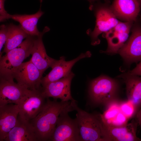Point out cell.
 Segmentation results:
<instances>
[{"label":"cell","mask_w":141,"mask_h":141,"mask_svg":"<svg viewBox=\"0 0 141 141\" xmlns=\"http://www.w3.org/2000/svg\"><path fill=\"white\" fill-rule=\"evenodd\" d=\"M90 52L88 51L81 53L76 58L68 61L65 60L64 56L60 57L59 60H56L51 66V71L41 80V85L43 87L47 84L63 78L71 71L74 65L80 60L91 56Z\"/></svg>","instance_id":"14"},{"label":"cell","mask_w":141,"mask_h":141,"mask_svg":"<svg viewBox=\"0 0 141 141\" xmlns=\"http://www.w3.org/2000/svg\"><path fill=\"white\" fill-rule=\"evenodd\" d=\"M5 0H0V21L3 22L10 19L11 14L7 13L4 8Z\"/></svg>","instance_id":"24"},{"label":"cell","mask_w":141,"mask_h":141,"mask_svg":"<svg viewBox=\"0 0 141 141\" xmlns=\"http://www.w3.org/2000/svg\"><path fill=\"white\" fill-rule=\"evenodd\" d=\"M99 119L105 141H141L136 135L137 121L133 120L122 126L113 127L105 124Z\"/></svg>","instance_id":"12"},{"label":"cell","mask_w":141,"mask_h":141,"mask_svg":"<svg viewBox=\"0 0 141 141\" xmlns=\"http://www.w3.org/2000/svg\"><path fill=\"white\" fill-rule=\"evenodd\" d=\"M36 36H28L17 47L0 57V76L11 75L24 60L31 54Z\"/></svg>","instance_id":"5"},{"label":"cell","mask_w":141,"mask_h":141,"mask_svg":"<svg viewBox=\"0 0 141 141\" xmlns=\"http://www.w3.org/2000/svg\"><path fill=\"white\" fill-rule=\"evenodd\" d=\"M119 107L121 112L129 120L136 115L138 111L133 103L128 99L120 103Z\"/></svg>","instance_id":"22"},{"label":"cell","mask_w":141,"mask_h":141,"mask_svg":"<svg viewBox=\"0 0 141 141\" xmlns=\"http://www.w3.org/2000/svg\"><path fill=\"white\" fill-rule=\"evenodd\" d=\"M110 6L117 18L125 22L136 21L141 8L137 0H113Z\"/></svg>","instance_id":"16"},{"label":"cell","mask_w":141,"mask_h":141,"mask_svg":"<svg viewBox=\"0 0 141 141\" xmlns=\"http://www.w3.org/2000/svg\"><path fill=\"white\" fill-rule=\"evenodd\" d=\"M105 2L109 3L110 0H104Z\"/></svg>","instance_id":"28"},{"label":"cell","mask_w":141,"mask_h":141,"mask_svg":"<svg viewBox=\"0 0 141 141\" xmlns=\"http://www.w3.org/2000/svg\"><path fill=\"white\" fill-rule=\"evenodd\" d=\"M8 26L4 24L1 25L0 27V55L1 54V50L5 44L7 38Z\"/></svg>","instance_id":"23"},{"label":"cell","mask_w":141,"mask_h":141,"mask_svg":"<svg viewBox=\"0 0 141 141\" xmlns=\"http://www.w3.org/2000/svg\"><path fill=\"white\" fill-rule=\"evenodd\" d=\"M140 21L141 22V15L140 16Z\"/></svg>","instance_id":"31"},{"label":"cell","mask_w":141,"mask_h":141,"mask_svg":"<svg viewBox=\"0 0 141 141\" xmlns=\"http://www.w3.org/2000/svg\"><path fill=\"white\" fill-rule=\"evenodd\" d=\"M41 7L36 13L30 15H10V19L18 22L28 36H37L40 34L37 27L38 21L44 14Z\"/></svg>","instance_id":"20"},{"label":"cell","mask_w":141,"mask_h":141,"mask_svg":"<svg viewBox=\"0 0 141 141\" xmlns=\"http://www.w3.org/2000/svg\"><path fill=\"white\" fill-rule=\"evenodd\" d=\"M5 141H38L33 127L30 122L18 118L16 124L10 131Z\"/></svg>","instance_id":"18"},{"label":"cell","mask_w":141,"mask_h":141,"mask_svg":"<svg viewBox=\"0 0 141 141\" xmlns=\"http://www.w3.org/2000/svg\"><path fill=\"white\" fill-rule=\"evenodd\" d=\"M118 88V83L115 79L101 75L91 82L89 96L94 104L107 107L116 101Z\"/></svg>","instance_id":"2"},{"label":"cell","mask_w":141,"mask_h":141,"mask_svg":"<svg viewBox=\"0 0 141 141\" xmlns=\"http://www.w3.org/2000/svg\"><path fill=\"white\" fill-rule=\"evenodd\" d=\"M43 74L30 60L22 63L12 73L11 75L17 83L28 89L41 88Z\"/></svg>","instance_id":"9"},{"label":"cell","mask_w":141,"mask_h":141,"mask_svg":"<svg viewBox=\"0 0 141 141\" xmlns=\"http://www.w3.org/2000/svg\"><path fill=\"white\" fill-rule=\"evenodd\" d=\"M138 1L139 4H140V7L141 8V0H137Z\"/></svg>","instance_id":"29"},{"label":"cell","mask_w":141,"mask_h":141,"mask_svg":"<svg viewBox=\"0 0 141 141\" xmlns=\"http://www.w3.org/2000/svg\"><path fill=\"white\" fill-rule=\"evenodd\" d=\"M70 103L74 110L77 111L76 118L82 141H105L98 115L89 113L80 109L74 99Z\"/></svg>","instance_id":"3"},{"label":"cell","mask_w":141,"mask_h":141,"mask_svg":"<svg viewBox=\"0 0 141 141\" xmlns=\"http://www.w3.org/2000/svg\"><path fill=\"white\" fill-rule=\"evenodd\" d=\"M39 0L40 3H41L43 1V0Z\"/></svg>","instance_id":"30"},{"label":"cell","mask_w":141,"mask_h":141,"mask_svg":"<svg viewBox=\"0 0 141 141\" xmlns=\"http://www.w3.org/2000/svg\"><path fill=\"white\" fill-rule=\"evenodd\" d=\"M70 106L69 101L58 102L56 99L51 101L48 98L42 110L30 122L38 141L50 140L60 114Z\"/></svg>","instance_id":"1"},{"label":"cell","mask_w":141,"mask_h":141,"mask_svg":"<svg viewBox=\"0 0 141 141\" xmlns=\"http://www.w3.org/2000/svg\"><path fill=\"white\" fill-rule=\"evenodd\" d=\"M89 9L93 10L96 18L95 27L92 31L89 29L87 34L91 37V44H99L100 40L98 38L101 33H104L115 27L120 21L115 16L109 3H95Z\"/></svg>","instance_id":"4"},{"label":"cell","mask_w":141,"mask_h":141,"mask_svg":"<svg viewBox=\"0 0 141 141\" xmlns=\"http://www.w3.org/2000/svg\"><path fill=\"white\" fill-rule=\"evenodd\" d=\"M118 77L124 80L128 100L131 101L139 110L141 107V76L127 73Z\"/></svg>","instance_id":"19"},{"label":"cell","mask_w":141,"mask_h":141,"mask_svg":"<svg viewBox=\"0 0 141 141\" xmlns=\"http://www.w3.org/2000/svg\"><path fill=\"white\" fill-rule=\"evenodd\" d=\"M131 30L129 39L118 52L129 64L141 60V25L137 20L134 22Z\"/></svg>","instance_id":"10"},{"label":"cell","mask_w":141,"mask_h":141,"mask_svg":"<svg viewBox=\"0 0 141 141\" xmlns=\"http://www.w3.org/2000/svg\"><path fill=\"white\" fill-rule=\"evenodd\" d=\"M89 2L90 4V6L92 5L94 3H95L96 2L99 1V0H87Z\"/></svg>","instance_id":"27"},{"label":"cell","mask_w":141,"mask_h":141,"mask_svg":"<svg viewBox=\"0 0 141 141\" xmlns=\"http://www.w3.org/2000/svg\"><path fill=\"white\" fill-rule=\"evenodd\" d=\"M46 98L42 87L30 90L18 105L19 109L18 118L22 121L30 122L42 110L46 102Z\"/></svg>","instance_id":"7"},{"label":"cell","mask_w":141,"mask_h":141,"mask_svg":"<svg viewBox=\"0 0 141 141\" xmlns=\"http://www.w3.org/2000/svg\"><path fill=\"white\" fill-rule=\"evenodd\" d=\"M50 30L49 27L45 26L39 34L36 36L31 53V60L43 74L47 69L51 67L56 60L47 55L42 40L43 35Z\"/></svg>","instance_id":"15"},{"label":"cell","mask_w":141,"mask_h":141,"mask_svg":"<svg viewBox=\"0 0 141 141\" xmlns=\"http://www.w3.org/2000/svg\"><path fill=\"white\" fill-rule=\"evenodd\" d=\"M134 22L120 21L115 27L103 33L107 41L108 47L104 52L115 54L123 46L128 37L129 33Z\"/></svg>","instance_id":"11"},{"label":"cell","mask_w":141,"mask_h":141,"mask_svg":"<svg viewBox=\"0 0 141 141\" xmlns=\"http://www.w3.org/2000/svg\"><path fill=\"white\" fill-rule=\"evenodd\" d=\"M0 106L18 105L30 90L15 82L11 75L0 76Z\"/></svg>","instance_id":"8"},{"label":"cell","mask_w":141,"mask_h":141,"mask_svg":"<svg viewBox=\"0 0 141 141\" xmlns=\"http://www.w3.org/2000/svg\"><path fill=\"white\" fill-rule=\"evenodd\" d=\"M74 75L71 72L63 78L42 87L44 96L47 98L51 97L55 99H60L64 102L73 100L71 94L70 86L72 80Z\"/></svg>","instance_id":"13"},{"label":"cell","mask_w":141,"mask_h":141,"mask_svg":"<svg viewBox=\"0 0 141 141\" xmlns=\"http://www.w3.org/2000/svg\"><path fill=\"white\" fill-rule=\"evenodd\" d=\"M74 110L71 105L60 113L49 141H82L76 119H72L68 115L69 112Z\"/></svg>","instance_id":"6"},{"label":"cell","mask_w":141,"mask_h":141,"mask_svg":"<svg viewBox=\"0 0 141 141\" xmlns=\"http://www.w3.org/2000/svg\"><path fill=\"white\" fill-rule=\"evenodd\" d=\"M136 115V121L141 128V107L137 113Z\"/></svg>","instance_id":"26"},{"label":"cell","mask_w":141,"mask_h":141,"mask_svg":"<svg viewBox=\"0 0 141 141\" xmlns=\"http://www.w3.org/2000/svg\"><path fill=\"white\" fill-rule=\"evenodd\" d=\"M19 113L18 105L8 104L0 106V141H3L16 124Z\"/></svg>","instance_id":"17"},{"label":"cell","mask_w":141,"mask_h":141,"mask_svg":"<svg viewBox=\"0 0 141 141\" xmlns=\"http://www.w3.org/2000/svg\"><path fill=\"white\" fill-rule=\"evenodd\" d=\"M127 73L131 75L141 76V60L134 68Z\"/></svg>","instance_id":"25"},{"label":"cell","mask_w":141,"mask_h":141,"mask_svg":"<svg viewBox=\"0 0 141 141\" xmlns=\"http://www.w3.org/2000/svg\"><path fill=\"white\" fill-rule=\"evenodd\" d=\"M7 26V40L2 54L17 47L22 42L23 40L28 36L20 24L17 25L11 23Z\"/></svg>","instance_id":"21"}]
</instances>
